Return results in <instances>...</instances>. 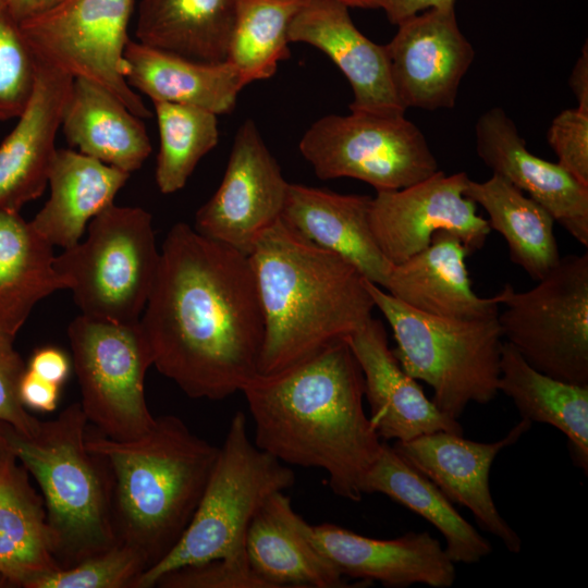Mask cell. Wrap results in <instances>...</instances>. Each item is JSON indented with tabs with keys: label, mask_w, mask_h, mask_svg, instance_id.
Wrapping results in <instances>:
<instances>
[{
	"label": "cell",
	"mask_w": 588,
	"mask_h": 588,
	"mask_svg": "<svg viewBox=\"0 0 588 588\" xmlns=\"http://www.w3.org/2000/svg\"><path fill=\"white\" fill-rule=\"evenodd\" d=\"M154 366L187 396L220 401L258 373L264 316L248 256L179 222L139 319Z\"/></svg>",
	"instance_id": "obj_1"
},
{
	"label": "cell",
	"mask_w": 588,
	"mask_h": 588,
	"mask_svg": "<svg viewBox=\"0 0 588 588\" xmlns=\"http://www.w3.org/2000/svg\"><path fill=\"white\" fill-rule=\"evenodd\" d=\"M254 443L286 465L317 467L340 498L357 502L382 443L364 411V377L345 340L241 391Z\"/></svg>",
	"instance_id": "obj_2"
},
{
	"label": "cell",
	"mask_w": 588,
	"mask_h": 588,
	"mask_svg": "<svg viewBox=\"0 0 588 588\" xmlns=\"http://www.w3.org/2000/svg\"><path fill=\"white\" fill-rule=\"evenodd\" d=\"M248 259L264 316L258 373L301 363L372 318L376 306L358 269L281 218L259 237Z\"/></svg>",
	"instance_id": "obj_3"
},
{
	"label": "cell",
	"mask_w": 588,
	"mask_h": 588,
	"mask_svg": "<svg viewBox=\"0 0 588 588\" xmlns=\"http://www.w3.org/2000/svg\"><path fill=\"white\" fill-rule=\"evenodd\" d=\"M85 442L112 471L118 542L136 549L149 569L172 551L189 525L219 446L174 415L156 417L146 433L127 441L109 439L88 426Z\"/></svg>",
	"instance_id": "obj_4"
},
{
	"label": "cell",
	"mask_w": 588,
	"mask_h": 588,
	"mask_svg": "<svg viewBox=\"0 0 588 588\" xmlns=\"http://www.w3.org/2000/svg\"><path fill=\"white\" fill-rule=\"evenodd\" d=\"M89 422L81 404L40 422L25 436L0 421V440L38 483L54 558L75 565L118 543L113 522V477L107 460L86 446Z\"/></svg>",
	"instance_id": "obj_5"
},
{
	"label": "cell",
	"mask_w": 588,
	"mask_h": 588,
	"mask_svg": "<svg viewBox=\"0 0 588 588\" xmlns=\"http://www.w3.org/2000/svg\"><path fill=\"white\" fill-rule=\"evenodd\" d=\"M366 283L393 331L395 357L407 375L431 387V401L440 412L458 420L468 404H488L497 396L503 345L498 316L475 320L430 316Z\"/></svg>",
	"instance_id": "obj_6"
},
{
	"label": "cell",
	"mask_w": 588,
	"mask_h": 588,
	"mask_svg": "<svg viewBox=\"0 0 588 588\" xmlns=\"http://www.w3.org/2000/svg\"><path fill=\"white\" fill-rule=\"evenodd\" d=\"M294 482L286 464L250 440L246 415L237 411L185 532L166 558L138 577L134 588L155 587L162 575L185 565L246 556L252 518L270 495Z\"/></svg>",
	"instance_id": "obj_7"
},
{
	"label": "cell",
	"mask_w": 588,
	"mask_h": 588,
	"mask_svg": "<svg viewBox=\"0 0 588 588\" xmlns=\"http://www.w3.org/2000/svg\"><path fill=\"white\" fill-rule=\"evenodd\" d=\"M159 260L152 216L139 207L113 203L89 221L87 238L54 257L53 266L82 315L136 322Z\"/></svg>",
	"instance_id": "obj_8"
},
{
	"label": "cell",
	"mask_w": 588,
	"mask_h": 588,
	"mask_svg": "<svg viewBox=\"0 0 588 588\" xmlns=\"http://www.w3.org/2000/svg\"><path fill=\"white\" fill-rule=\"evenodd\" d=\"M501 292L505 342L538 371L588 385V253L561 257L528 291Z\"/></svg>",
	"instance_id": "obj_9"
},
{
	"label": "cell",
	"mask_w": 588,
	"mask_h": 588,
	"mask_svg": "<svg viewBox=\"0 0 588 588\" xmlns=\"http://www.w3.org/2000/svg\"><path fill=\"white\" fill-rule=\"evenodd\" d=\"M298 148L319 179L351 177L376 192L407 187L440 170L426 137L404 114L324 115L304 133Z\"/></svg>",
	"instance_id": "obj_10"
},
{
	"label": "cell",
	"mask_w": 588,
	"mask_h": 588,
	"mask_svg": "<svg viewBox=\"0 0 588 588\" xmlns=\"http://www.w3.org/2000/svg\"><path fill=\"white\" fill-rule=\"evenodd\" d=\"M83 413L102 436L134 440L155 422L145 396L152 352L139 321L77 316L68 328Z\"/></svg>",
	"instance_id": "obj_11"
},
{
	"label": "cell",
	"mask_w": 588,
	"mask_h": 588,
	"mask_svg": "<svg viewBox=\"0 0 588 588\" xmlns=\"http://www.w3.org/2000/svg\"><path fill=\"white\" fill-rule=\"evenodd\" d=\"M135 0H61L20 21L38 62L91 81L140 119L151 112L126 82L124 52Z\"/></svg>",
	"instance_id": "obj_12"
},
{
	"label": "cell",
	"mask_w": 588,
	"mask_h": 588,
	"mask_svg": "<svg viewBox=\"0 0 588 588\" xmlns=\"http://www.w3.org/2000/svg\"><path fill=\"white\" fill-rule=\"evenodd\" d=\"M465 172L446 175L439 170L426 180L372 197L370 226L385 258L397 265L426 248L437 232L460 238L468 254L479 250L491 232L465 195Z\"/></svg>",
	"instance_id": "obj_13"
},
{
	"label": "cell",
	"mask_w": 588,
	"mask_h": 588,
	"mask_svg": "<svg viewBox=\"0 0 588 588\" xmlns=\"http://www.w3.org/2000/svg\"><path fill=\"white\" fill-rule=\"evenodd\" d=\"M289 182L255 122L237 130L216 193L195 216V230L248 256L282 215Z\"/></svg>",
	"instance_id": "obj_14"
},
{
	"label": "cell",
	"mask_w": 588,
	"mask_h": 588,
	"mask_svg": "<svg viewBox=\"0 0 588 588\" xmlns=\"http://www.w3.org/2000/svg\"><path fill=\"white\" fill-rule=\"evenodd\" d=\"M397 27L385 49L401 105L405 109L453 108L475 57L458 27L455 5L420 12Z\"/></svg>",
	"instance_id": "obj_15"
},
{
	"label": "cell",
	"mask_w": 588,
	"mask_h": 588,
	"mask_svg": "<svg viewBox=\"0 0 588 588\" xmlns=\"http://www.w3.org/2000/svg\"><path fill=\"white\" fill-rule=\"evenodd\" d=\"M530 427L531 421L522 418L503 438L493 442H477L463 434L436 431L395 441L392 446L452 503L468 509L477 524L499 538L507 551L518 553L523 541L498 511L490 492L489 475L498 454L515 444Z\"/></svg>",
	"instance_id": "obj_16"
},
{
	"label": "cell",
	"mask_w": 588,
	"mask_h": 588,
	"mask_svg": "<svg viewBox=\"0 0 588 588\" xmlns=\"http://www.w3.org/2000/svg\"><path fill=\"white\" fill-rule=\"evenodd\" d=\"M301 530L343 578L387 587L422 584L432 588L452 587L456 579L455 563L427 531L375 539L330 523L310 525L304 518Z\"/></svg>",
	"instance_id": "obj_17"
},
{
	"label": "cell",
	"mask_w": 588,
	"mask_h": 588,
	"mask_svg": "<svg viewBox=\"0 0 588 588\" xmlns=\"http://www.w3.org/2000/svg\"><path fill=\"white\" fill-rule=\"evenodd\" d=\"M476 150L494 174L527 193L573 238L588 246V186L560 163L530 152L503 109L494 107L478 119Z\"/></svg>",
	"instance_id": "obj_18"
},
{
	"label": "cell",
	"mask_w": 588,
	"mask_h": 588,
	"mask_svg": "<svg viewBox=\"0 0 588 588\" xmlns=\"http://www.w3.org/2000/svg\"><path fill=\"white\" fill-rule=\"evenodd\" d=\"M290 42H305L324 52L353 90L351 111L404 114L391 77L385 46L353 23L348 7L334 0H303L289 26Z\"/></svg>",
	"instance_id": "obj_19"
},
{
	"label": "cell",
	"mask_w": 588,
	"mask_h": 588,
	"mask_svg": "<svg viewBox=\"0 0 588 588\" xmlns=\"http://www.w3.org/2000/svg\"><path fill=\"white\" fill-rule=\"evenodd\" d=\"M345 341L362 369L369 419L381 439L407 441L436 431L463 434L458 420L440 412L402 368L380 320L371 318Z\"/></svg>",
	"instance_id": "obj_20"
},
{
	"label": "cell",
	"mask_w": 588,
	"mask_h": 588,
	"mask_svg": "<svg viewBox=\"0 0 588 588\" xmlns=\"http://www.w3.org/2000/svg\"><path fill=\"white\" fill-rule=\"evenodd\" d=\"M72 79L38 62L33 96L0 145V208L20 211L42 195Z\"/></svg>",
	"instance_id": "obj_21"
},
{
	"label": "cell",
	"mask_w": 588,
	"mask_h": 588,
	"mask_svg": "<svg viewBox=\"0 0 588 588\" xmlns=\"http://www.w3.org/2000/svg\"><path fill=\"white\" fill-rule=\"evenodd\" d=\"M372 197L344 195L289 183L281 219L316 245L351 262L370 282L384 289L392 264L379 248L370 226Z\"/></svg>",
	"instance_id": "obj_22"
},
{
	"label": "cell",
	"mask_w": 588,
	"mask_h": 588,
	"mask_svg": "<svg viewBox=\"0 0 588 588\" xmlns=\"http://www.w3.org/2000/svg\"><path fill=\"white\" fill-rule=\"evenodd\" d=\"M467 255L457 236L437 232L426 248L392 266L384 290L430 316L458 320L495 317L502 292L480 297L473 291L465 264Z\"/></svg>",
	"instance_id": "obj_23"
},
{
	"label": "cell",
	"mask_w": 588,
	"mask_h": 588,
	"mask_svg": "<svg viewBox=\"0 0 588 588\" xmlns=\"http://www.w3.org/2000/svg\"><path fill=\"white\" fill-rule=\"evenodd\" d=\"M301 520L284 491L270 495L247 528L245 553L252 569L269 588L347 587L304 536Z\"/></svg>",
	"instance_id": "obj_24"
},
{
	"label": "cell",
	"mask_w": 588,
	"mask_h": 588,
	"mask_svg": "<svg viewBox=\"0 0 588 588\" xmlns=\"http://www.w3.org/2000/svg\"><path fill=\"white\" fill-rule=\"evenodd\" d=\"M142 120L102 86L73 78L60 127L81 154L131 174L151 152Z\"/></svg>",
	"instance_id": "obj_25"
},
{
	"label": "cell",
	"mask_w": 588,
	"mask_h": 588,
	"mask_svg": "<svg viewBox=\"0 0 588 588\" xmlns=\"http://www.w3.org/2000/svg\"><path fill=\"white\" fill-rule=\"evenodd\" d=\"M130 173L71 149H57L48 174L50 197L30 221L52 246L79 242L87 223L114 203Z\"/></svg>",
	"instance_id": "obj_26"
},
{
	"label": "cell",
	"mask_w": 588,
	"mask_h": 588,
	"mask_svg": "<svg viewBox=\"0 0 588 588\" xmlns=\"http://www.w3.org/2000/svg\"><path fill=\"white\" fill-rule=\"evenodd\" d=\"M127 84L151 99L192 106L218 114L234 110L246 86L228 61L203 63L130 39L124 52Z\"/></svg>",
	"instance_id": "obj_27"
},
{
	"label": "cell",
	"mask_w": 588,
	"mask_h": 588,
	"mask_svg": "<svg viewBox=\"0 0 588 588\" xmlns=\"http://www.w3.org/2000/svg\"><path fill=\"white\" fill-rule=\"evenodd\" d=\"M58 568L44 499L26 467L0 440V573L24 588Z\"/></svg>",
	"instance_id": "obj_28"
},
{
	"label": "cell",
	"mask_w": 588,
	"mask_h": 588,
	"mask_svg": "<svg viewBox=\"0 0 588 588\" xmlns=\"http://www.w3.org/2000/svg\"><path fill=\"white\" fill-rule=\"evenodd\" d=\"M236 0H139L136 40L203 63L228 60Z\"/></svg>",
	"instance_id": "obj_29"
},
{
	"label": "cell",
	"mask_w": 588,
	"mask_h": 588,
	"mask_svg": "<svg viewBox=\"0 0 588 588\" xmlns=\"http://www.w3.org/2000/svg\"><path fill=\"white\" fill-rule=\"evenodd\" d=\"M363 491L384 494L433 525L442 534L444 550L454 563H477L492 552L491 543L439 488L387 441L365 478Z\"/></svg>",
	"instance_id": "obj_30"
},
{
	"label": "cell",
	"mask_w": 588,
	"mask_h": 588,
	"mask_svg": "<svg viewBox=\"0 0 588 588\" xmlns=\"http://www.w3.org/2000/svg\"><path fill=\"white\" fill-rule=\"evenodd\" d=\"M54 257L53 246L20 211L0 208V335L15 340L34 306L66 289Z\"/></svg>",
	"instance_id": "obj_31"
},
{
	"label": "cell",
	"mask_w": 588,
	"mask_h": 588,
	"mask_svg": "<svg viewBox=\"0 0 588 588\" xmlns=\"http://www.w3.org/2000/svg\"><path fill=\"white\" fill-rule=\"evenodd\" d=\"M507 395L522 418L548 424L567 438L576 466L588 470V385L564 382L531 367L503 342L499 392Z\"/></svg>",
	"instance_id": "obj_32"
},
{
	"label": "cell",
	"mask_w": 588,
	"mask_h": 588,
	"mask_svg": "<svg viewBox=\"0 0 588 588\" xmlns=\"http://www.w3.org/2000/svg\"><path fill=\"white\" fill-rule=\"evenodd\" d=\"M465 195L486 210L491 230L505 240L511 260L532 280L539 281L558 265L555 221L539 203L494 173L485 182L469 179Z\"/></svg>",
	"instance_id": "obj_33"
},
{
	"label": "cell",
	"mask_w": 588,
	"mask_h": 588,
	"mask_svg": "<svg viewBox=\"0 0 588 588\" xmlns=\"http://www.w3.org/2000/svg\"><path fill=\"white\" fill-rule=\"evenodd\" d=\"M303 0H236L228 62L245 85L274 75L289 58V26Z\"/></svg>",
	"instance_id": "obj_34"
},
{
	"label": "cell",
	"mask_w": 588,
	"mask_h": 588,
	"mask_svg": "<svg viewBox=\"0 0 588 588\" xmlns=\"http://www.w3.org/2000/svg\"><path fill=\"white\" fill-rule=\"evenodd\" d=\"M159 131L156 183L162 194L182 189L200 159L219 140L217 114L167 101H152Z\"/></svg>",
	"instance_id": "obj_35"
},
{
	"label": "cell",
	"mask_w": 588,
	"mask_h": 588,
	"mask_svg": "<svg viewBox=\"0 0 588 588\" xmlns=\"http://www.w3.org/2000/svg\"><path fill=\"white\" fill-rule=\"evenodd\" d=\"M146 569L145 559L136 549L118 542L73 566L42 573L24 588H134Z\"/></svg>",
	"instance_id": "obj_36"
},
{
	"label": "cell",
	"mask_w": 588,
	"mask_h": 588,
	"mask_svg": "<svg viewBox=\"0 0 588 588\" xmlns=\"http://www.w3.org/2000/svg\"><path fill=\"white\" fill-rule=\"evenodd\" d=\"M38 61L20 20L0 0V121L19 119L35 89Z\"/></svg>",
	"instance_id": "obj_37"
},
{
	"label": "cell",
	"mask_w": 588,
	"mask_h": 588,
	"mask_svg": "<svg viewBox=\"0 0 588 588\" xmlns=\"http://www.w3.org/2000/svg\"><path fill=\"white\" fill-rule=\"evenodd\" d=\"M161 588H269L248 564L247 558H220L185 565L162 575Z\"/></svg>",
	"instance_id": "obj_38"
},
{
	"label": "cell",
	"mask_w": 588,
	"mask_h": 588,
	"mask_svg": "<svg viewBox=\"0 0 588 588\" xmlns=\"http://www.w3.org/2000/svg\"><path fill=\"white\" fill-rule=\"evenodd\" d=\"M547 138L558 163L588 186V111L577 107L561 111L552 120Z\"/></svg>",
	"instance_id": "obj_39"
},
{
	"label": "cell",
	"mask_w": 588,
	"mask_h": 588,
	"mask_svg": "<svg viewBox=\"0 0 588 588\" xmlns=\"http://www.w3.org/2000/svg\"><path fill=\"white\" fill-rule=\"evenodd\" d=\"M26 366L14 340L0 335V421L25 436H33L41 420L30 415L20 399V382Z\"/></svg>",
	"instance_id": "obj_40"
},
{
	"label": "cell",
	"mask_w": 588,
	"mask_h": 588,
	"mask_svg": "<svg viewBox=\"0 0 588 588\" xmlns=\"http://www.w3.org/2000/svg\"><path fill=\"white\" fill-rule=\"evenodd\" d=\"M61 387L46 381L27 368L20 382V399L26 408L52 412L58 406Z\"/></svg>",
	"instance_id": "obj_41"
},
{
	"label": "cell",
	"mask_w": 588,
	"mask_h": 588,
	"mask_svg": "<svg viewBox=\"0 0 588 588\" xmlns=\"http://www.w3.org/2000/svg\"><path fill=\"white\" fill-rule=\"evenodd\" d=\"M26 368L39 378L61 387L70 375L71 363L61 348L44 346L33 353Z\"/></svg>",
	"instance_id": "obj_42"
},
{
	"label": "cell",
	"mask_w": 588,
	"mask_h": 588,
	"mask_svg": "<svg viewBox=\"0 0 588 588\" xmlns=\"http://www.w3.org/2000/svg\"><path fill=\"white\" fill-rule=\"evenodd\" d=\"M448 5H455V0H384L382 10L397 25L420 12Z\"/></svg>",
	"instance_id": "obj_43"
},
{
	"label": "cell",
	"mask_w": 588,
	"mask_h": 588,
	"mask_svg": "<svg viewBox=\"0 0 588 588\" xmlns=\"http://www.w3.org/2000/svg\"><path fill=\"white\" fill-rule=\"evenodd\" d=\"M569 86L577 99V108L588 111V47L581 49L569 76Z\"/></svg>",
	"instance_id": "obj_44"
},
{
	"label": "cell",
	"mask_w": 588,
	"mask_h": 588,
	"mask_svg": "<svg viewBox=\"0 0 588 588\" xmlns=\"http://www.w3.org/2000/svg\"><path fill=\"white\" fill-rule=\"evenodd\" d=\"M12 13L21 21L24 19L30 7V0H3Z\"/></svg>",
	"instance_id": "obj_45"
},
{
	"label": "cell",
	"mask_w": 588,
	"mask_h": 588,
	"mask_svg": "<svg viewBox=\"0 0 588 588\" xmlns=\"http://www.w3.org/2000/svg\"><path fill=\"white\" fill-rule=\"evenodd\" d=\"M345 4L346 7L362 9H382L384 0H334Z\"/></svg>",
	"instance_id": "obj_46"
},
{
	"label": "cell",
	"mask_w": 588,
	"mask_h": 588,
	"mask_svg": "<svg viewBox=\"0 0 588 588\" xmlns=\"http://www.w3.org/2000/svg\"><path fill=\"white\" fill-rule=\"evenodd\" d=\"M61 0H30V7L28 14L40 12L42 10H46L56 3H58ZM27 14V15H28ZM26 15V16H27Z\"/></svg>",
	"instance_id": "obj_47"
},
{
	"label": "cell",
	"mask_w": 588,
	"mask_h": 588,
	"mask_svg": "<svg viewBox=\"0 0 588 588\" xmlns=\"http://www.w3.org/2000/svg\"><path fill=\"white\" fill-rule=\"evenodd\" d=\"M9 587H16V586L9 577L0 573V588H9Z\"/></svg>",
	"instance_id": "obj_48"
}]
</instances>
